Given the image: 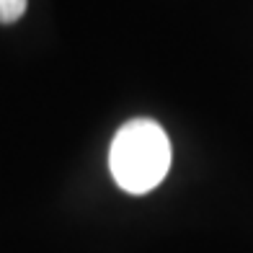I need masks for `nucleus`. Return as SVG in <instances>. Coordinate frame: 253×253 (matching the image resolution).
<instances>
[{"mask_svg":"<svg viewBox=\"0 0 253 253\" xmlns=\"http://www.w3.org/2000/svg\"><path fill=\"white\" fill-rule=\"evenodd\" d=\"M109 166L124 191L147 194L155 189L170 166V142L163 126L150 119L126 122L111 142Z\"/></svg>","mask_w":253,"mask_h":253,"instance_id":"obj_1","label":"nucleus"},{"mask_svg":"<svg viewBox=\"0 0 253 253\" xmlns=\"http://www.w3.org/2000/svg\"><path fill=\"white\" fill-rule=\"evenodd\" d=\"M29 0H0V24H13L24 16Z\"/></svg>","mask_w":253,"mask_h":253,"instance_id":"obj_2","label":"nucleus"}]
</instances>
